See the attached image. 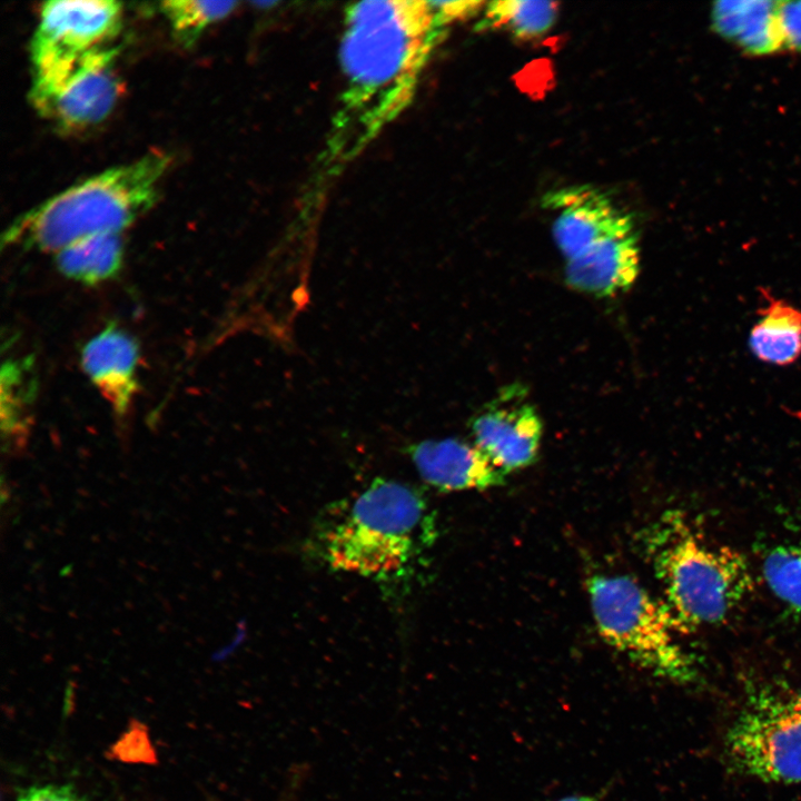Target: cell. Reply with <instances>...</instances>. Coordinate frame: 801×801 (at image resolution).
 <instances>
[{"mask_svg": "<svg viewBox=\"0 0 801 801\" xmlns=\"http://www.w3.org/2000/svg\"><path fill=\"white\" fill-rule=\"evenodd\" d=\"M443 30L429 1L352 4L339 49L346 82L339 126L365 139L396 116Z\"/></svg>", "mask_w": 801, "mask_h": 801, "instance_id": "obj_1", "label": "cell"}, {"mask_svg": "<svg viewBox=\"0 0 801 801\" xmlns=\"http://www.w3.org/2000/svg\"><path fill=\"white\" fill-rule=\"evenodd\" d=\"M436 537L434 511L417 488L376 478L352 500L329 507L312 542L330 568L392 582L411 575Z\"/></svg>", "mask_w": 801, "mask_h": 801, "instance_id": "obj_2", "label": "cell"}, {"mask_svg": "<svg viewBox=\"0 0 801 801\" xmlns=\"http://www.w3.org/2000/svg\"><path fill=\"white\" fill-rule=\"evenodd\" d=\"M643 545L681 632L724 621L753 587L744 555L706 537L679 511L646 528Z\"/></svg>", "mask_w": 801, "mask_h": 801, "instance_id": "obj_3", "label": "cell"}, {"mask_svg": "<svg viewBox=\"0 0 801 801\" xmlns=\"http://www.w3.org/2000/svg\"><path fill=\"white\" fill-rule=\"evenodd\" d=\"M169 157L151 152L85 179L19 216L2 243L55 251L101 234H119L157 197Z\"/></svg>", "mask_w": 801, "mask_h": 801, "instance_id": "obj_4", "label": "cell"}, {"mask_svg": "<svg viewBox=\"0 0 801 801\" xmlns=\"http://www.w3.org/2000/svg\"><path fill=\"white\" fill-rule=\"evenodd\" d=\"M592 615L603 641L654 675L688 683L694 664L664 602L625 575L596 574L587 583Z\"/></svg>", "mask_w": 801, "mask_h": 801, "instance_id": "obj_5", "label": "cell"}, {"mask_svg": "<svg viewBox=\"0 0 801 801\" xmlns=\"http://www.w3.org/2000/svg\"><path fill=\"white\" fill-rule=\"evenodd\" d=\"M724 752L739 774L763 782H801V708L790 693L753 690L726 731Z\"/></svg>", "mask_w": 801, "mask_h": 801, "instance_id": "obj_6", "label": "cell"}, {"mask_svg": "<svg viewBox=\"0 0 801 801\" xmlns=\"http://www.w3.org/2000/svg\"><path fill=\"white\" fill-rule=\"evenodd\" d=\"M117 53L116 48L102 46L32 65L29 98L33 108L65 131L101 122L120 91L115 72Z\"/></svg>", "mask_w": 801, "mask_h": 801, "instance_id": "obj_7", "label": "cell"}, {"mask_svg": "<svg viewBox=\"0 0 801 801\" xmlns=\"http://www.w3.org/2000/svg\"><path fill=\"white\" fill-rule=\"evenodd\" d=\"M121 13V4L110 0L43 3L30 46L32 65L106 46L120 29Z\"/></svg>", "mask_w": 801, "mask_h": 801, "instance_id": "obj_8", "label": "cell"}, {"mask_svg": "<svg viewBox=\"0 0 801 801\" xmlns=\"http://www.w3.org/2000/svg\"><path fill=\"white\" fill-rule=\"evenodd\" d=\"M518 386L503 390L472 421L473 444L504 474L531 465L538 454L543 424Z\"/></svg>", "mask_w": 801, "mask_h": 801, "instance_id": "obj_9", "label": "cell"}, {"mask_svg": "<svg viewBox=\"0 0 801 801\" xmlns=\"http://www.w3.org/2000/svg\"><path fill=\"white\" fill-rule=\"evenodd\" d=\"M542 206L555 214L553 237L566 260L634 228L630 214L616 207L604 191L589 185L552 189L543 196Z\"/></svg>", "mask_w": 801, "mask_h": 801, "instance_id": "obj_10", "label": "cell"}, {"mask_svg": "<svg viewBox=\"0 0 801 801\" xmlns=\"http://www.w3.org/2000/svg\"><path fill=\"white\" fill-rule=\"evenodd\" d=\"M421 477L442 491L487 490L501 486L506 474L474 444L456 438L425 439L408 447Z\"/></svg>", "mask_w": 801, "mask_h": 801, "instance_id": "obj_11", "label": "cell"}, {"mask_svg": "<svg viewBox=\"0 0 801 801\" xmlns=\"http://www.w3.org/2000/svg\"><path fill=\"white\" fill-rule=\"evenodd\" d=\"M139 348L123 329L108 325L83 346L81 365L118 417L127 414L138 390Z\"/></svg>", "mask_w": 801, "mask_h": 801, "instance_id": "obj_12", "label": "cell"}, {"mask_svg": "<svg viewBox=\"0 0 801 801\" xmlns=\"http://www.w3.org/2000/svg\"><path fill=\"white\" fill-rule=\"evenodd\" d=\"M640 263L639 238L633 228L566 260L564 278L577 291L613 297L631 288L640 274Z\"/></svg>", "mask_w": 801, "mask_h": 801, "instance_id": "obj_13", "label": "cell"}, {"mask_svg": "<svg viewBox=\"0 0 801 801\" xmlns=\"http://www.w3.org/2000/svg\"><path fill=\"white\" fill-rule=\"evenodd\" d=\"M779 2L720 1L714 3V28L751 53H771L782 46Z\"/></svg>", "mask_w": 801, "mask_h": 801, "instance_id": "obj_14", "label": "cell"}, {"mask_svg": "<svg viewBox=\"0 0 801 801\" xmlns=\"http://www.w3.org/2000/svg\"><path fill=\"white\" fill-rule=\"evenodd\" d=\"M765 297L768 304L758 310L760 318L749 335L750 349L764 363L791 365L801 356V310L783 299Z\"/></svg>", "mask_w": 801, "mask_h": 801, "instance_id": "obj_15", "label": "cell"}, {"mask_svg": "<svg viewBox=\"0 0 801 801\" xmlns=\"http://www.w3.org/2000/svg\"><path fill=\"white\" fill-rule=\"evenodd\" d=\"M59 270L86 285H96L116 276L122 264L119 234H101L78 240L56 253Z\"/></svg>", "mask_w": 801, "mask_h": 801, "instance_id": "obj_16", "label": "cell"}, {"mask_svg": "<svg viewBox=\"0 0 801 801\" xmlns=\"http://www.w3.org/2000/svg\"><path fill=\"white\" fill-rule=\"evenodd\" d=\"M33 384L27 360H8L1 368V431L3 451L20 453L29 434V405Z\"/></svg>", "mask_w": 801, "mask_h": 801, "instance_id": "obj_17", "label": "cell"}, {"mask_svg": "<svg viewBox=\"0 0 801 801\" xmlns=\"http://www.w3.org/2000/svg\"><path fill=\"white\" fill-rule=\"evenodd\" d=\"M552 1L496 0L486 2L478 30L503 29L518 39H533L546 33L557 17Z\"/></svg>", "mask_w": 801, "mask_h": 801, "instance_id": "obj_18", "label": "cell"}, {"mask_svg": "<svg viewBox=\"0 0 801 801\" xmlns=\"http://www.w3.org/2000/svg\"><path fill=\"white\" fill-rule=\"evenodd\" d=\"M762 574L777 599L801 612V532L765 553Z\"/></svg>", "mask_w": 801, "mask_h": 801, "instance_id": "obj_19", "label": "cell"}, {"mask_svg": "<svg viewBox=\"0 0 801 801\" xmlns=\"http://www.w3.org/2000/svg\"><path fill=\"white\" fill-rule=\"evenodd\" d=\"M236 1L171 0L161 3L177 40L185 47L196 42L211 23L228 16Z\"/></svg>", "mask_w": 801, "mask_h": 801, "instance_id": "obj_20", "label": "cell"}, {"mask_svg": "<svg viewBox=\"0 0 801 801\" xmlns=\"http://www.w3.org/2000/svg\"><path fill=\"white\" fill-rule=\"evenodd\" d=\"M778 18L783 44L801 51V1L779 2Z\"/></svg>", "mask_w": 801, "mask_h": 801, "instance_id": "obj_21", "label": "cell"}, {"mask_svg": "<svg viewBox=\"0 0 801 801\" xmlns=\"http://www.w3.org/2000/svg\"><path fill=\"white\" fill-rule=\"evenodd\" d=\"M17 801H86V799L71 785L42 784L21 790Z\"/></svg>", "mask_w": 801, "mask_h": 801, "instance_id": "obj_22", "label": "cell"}, {"mask_svg": "<svg viewBox=\"0 0 801 801\" xmlns=\"http://www.w3.org/2000/svg\"><path fill=\"white\" fill-rule=\"evenodd\" d=\"M553 801H596V798L593 795H589V794H580V795L575 794V795H568V797H564V798L553 800Z\"/></svg>", "mask_w": 801, "mask_h": 801, "instance_id": "obj_23", "label": "cell"}, {"mask_svg": "<svg viewBox=\"0 0 801 801\" xmlns=\"http://www.w3.org/2000/svg\"><path fill=\"white\" fill-rule=\"evenodd\" d=\"M795 703L801 708V682L795 690L790 693Z\"/></svg>", "mask_w": 801, "mask_h": 801, "instance_id": "obj_24", "label": "cell"}]
</instances>
